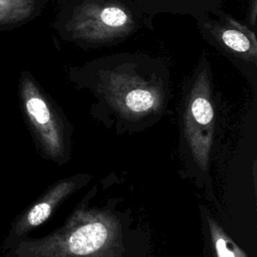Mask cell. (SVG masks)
I'll use <instances>...</instances> for the list:
<instances>
[{
    "instance_id": "52a82bcc",
    "label": "cell",
    "mask_w": 257,
    "mask_h": 257,
    "mask_svg": "<svg viewBox=\"0 0 257 257\" xmlns=\"http://www.w3.org/2000/svg\"><path fill=\"white\" fill-rule=\"evenodd\" d=\"M74 188L75 184L72 181H62L50 188L31 207L20 214L11 224L2 242L1 253L6 252L19 240L27 237L29 232L43 224L60 201Z\"/></svg>"
},
{
    "instance_id": "277c9868",
    "label": "cell",
    "mask_w": 257,
    "mask_h": 257,
    "mask_svg": "<svg viewBox=\"0 0 257 257\" xmlns=\"http://www.w3.org/2000/svg\"><path fill=\"white\" fill-rule=\"evenodd\" d=\"M201 34L225 55L237 68L252 72L257 68L255 32L231 15L219 9L196 21Z\"/></svg>"
},
{
    "instance_id": "3957f363",
    "label": "cell",
    "mask_w": 257,
    "mask_h": 257,
    "mask_svg": "<svg viewBox=\"0 0 257 257\" xmlns=\"http://www.w3.org/2000/svg\"><path fill=\"white\" fill-rule=\"evenodd\" d=\"M40 239L25 237L3 257H107L116 245L113 222L104 215L88 214Z\"/></svg>"
},
{
    "instance_id": "9c48e42d",
    "label": "cell",
    "mask_w": 257,
    "mask_h": 257,
    "mask_svg": "<svg viewBox=\"0 0 257 257\" xmlns=\"http://www.w3.org/2000/svg\"><path fill=\"white\" fill-rule=\"evenodd\" d=\"M42 7L43 0H0V31L30 21Z\"/></svg>"
},
{
    "instance_id": "8992f818",
    "label": "cell",
    "mask_w": 257,
    "mask_h": 257,
    "mask_svg": "<svg viewBox=\"0 0 257 257\" xmlns=\"http://www.w3.org/2000/svg\"><path fill=\"white\" fill-rule=\"evenodd\" d=\"M208 59L198 62L191 80L185 110V132L195 160L205 169L211 146L214 109L210 99L211 71Z\"/></svg>"
},
{
    "instance_id": "30bf717a",
    "label": "cell",
    "mask_w": 257,
    "mask_h": 257,
    "mask_svg": "<svg viewBox=\"0 0 257 257\" xmlns=\"http://www.w3.org/2000/svg\"><path fill=\"white\" fill-rule=\"evenodd\" d=\"M209 225L218 257H246L244 252L230 240L218 224L210 219Z\"/></svg>"
},
{
    "instance_id": "5b68a950",
    "label": "cell",
    "mask_w": 257,
    "mask_h": 257,
    "mask_svg": "<svg viewBox=\"0 0 257 257\" xmlns=\"http://www.w3.org/2000/svg\"><path fill=\"white\" fill-rule=\"evenodd\" d=\"M18 93L24 117L40 150L51 160L62 158L64 147L59 116L29 71L21 72Z\"/></svg>"
},
{
    "instance_id": "7a4b0ae2",
    "label": "cell",
    "mask_w": 257,
    "mask_h": 257,
    "mask_svg": "<svg viewBox=\"0 0 257 257\" xmlns=\"http://www.w3.org/2000/svg\"><path fill=\"white\" fill-rule=\"evenodd\" d=\"M151 24L152 18L136 0H58L53 28L63 41L98 49L152 28Z\"/></svg>"
},
{
    "instance_id": "6da1fadb",
    "label": "cell",
    "mask_w": 257,
    "mask_h": 257,
    "mask_svg": "<svg viewBox=\"0 0 257 257\" xmlns=\"http://www.w3.org/2000/svg\"><path fill=\"white\" fill-rule=\"evenodd\" d=\"M69 77L88 85L123 113L144 114L159 109L169 84V64L144 52H118L68 66Z\"/></svg>"
},
{
    "instance_id": "ba28073f",
    "label": "cell",
    "mask_w": 257,
    "mask_h": 257,
    "mask_svg": "<svg viewBox=\"0 0 257 257\" xmlns=\"http://www.w3.org/2000/svg\"><path fill=\"white\" fill-rule=\"evenodd\" d=\"M144 12L153 18L159 14L190 16L196 21L222 9L223 0H136Z\"/></svg>"
}]
</instances>
